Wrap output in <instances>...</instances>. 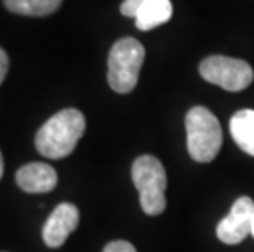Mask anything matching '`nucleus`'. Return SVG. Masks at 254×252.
<instances>
[{"label":"nucleus","mask_w":254,"mask_h":252,"mask_svg":"<svg viewBox=\"0 0 254 252\" xmlns=\"http://www.w3.org/2000/svg\"><path fill=\"white\" fill-rule=\"evenodd\" d=\"M79 224V210L72 203H61L50 214L43 228V239L48 248H61Z\"/></svg>","instance_id":"obj_8"},{"label":"nucleus","mask_w":254,"mask_h":252,"mask_svg":"<svg viewBox=\"0 0 254 252\" xmlns=\"http://www.w3.org/2000/svg\"><path fill=\"white\" fill-rule=\"evenodd\" d=\"M104 252H136L134 246L128 241H112L105 246Z\"/></svg>","instance_id":"obj_12"},{"label":"nucleus","mask_w":254,"mask_h":252,"mask_svg":"<svg viewBox=\"0 0 254 252\" xmlns=\"http://www.w3.org/2000/svg\"><path fill=\"white\" fill-rule=\"evenodd\" d=\"M144 62V48L134 38H122L109 54V85L117 94H129L136 87Z\"/></svg>","instance_id":"obj_4"},{"label":"nucleus","mask_w":254,"mask_h":252,"mask_svg":"<svg viewBox=\"0 0 254 252\" xmlns=\"http://www.w3.org/2000/svg\"><path fill=\"white\" fill-rule=\"evenodd\" d=\"M3 175V157H2V152H0V179Z\"/></svg>","instance_id":"obj_14"},{"label":"nucleus","mask_w":254,"mask_h":252,"mask_svg":"<svg viewBox=\"0 0 254 252\" xmlns=\"http://www.w3.org/2000/svg\"><path fill=\"white\" fill-rule=\"evenodd\" d=\"M63 0H3L10 12L26 17H46L55 13Z\"/></svg>","instance_id":"obj_11"},{"label":"nucleus","mask_w":254,"mask_h":252,"mask_svg":"<svg viewBox=\"0 0 254 252\" xmlns=\"http://www.w3.org/2000/svg\"><path fill=\"white\" fill-rule=\"evenodd\" d=\"M251 234L254 236V216H253V231H251Z\"/></svg>","instance_id":"obj_15"},{"label":"nucleus","mask_w":254,"mask_h":252,"mask_svg":"<svg viewBox=\"0 0 254 252\" xmlns=\"http://www.w3.org/2000/svg\"><path fill=\"white\" fill-rule=\"evenodd\" d=\"M17 185L28 194H46L51 192L58 184L56 170L48 164L31 162L23 165L15 175Z\"/></svg>","instance_id":"obj_9"},{"label":"nucleus","mask_w":254,"mask_h":252,"mask_svg":"<svg viewBox=\"0 0 254 252\" xmlns=\"http://www.w3.org/2000/svg\"><path fill=\"white\" fill-rule=\"evenodd\" d=\"M133 184L139 192V203L146 214L156 216L166 210L167 177L163 164L154 155L144 154L134 159L131 167Z\"/></svg>","instance_id":"obj_3"},{"label":"nucleus","mask_w":254,"mask_h":252,"mask_svg":"<svg viewBox=\"0 0 254 252\" xmlns=\"http://www.w3.org/2000/svg\"><path fill=\"white\" fill-rule=\"evenodd\" d=\"M84 131V115L75 108H64L38 130L35 146L48 159H64L75 149Z\"/></svg>","instance_id":"obj_1"},{"label":"nucleus","mask_w":254,"mask_h":252,"mask_svg":"<svg viewBox=\"0 0 254 252\" xmlns=\"http://www.w3.org/2000/svg\"><path fill=\"white\" fill-rule=\"evenodd\" d=\"M7 71H8V56L2 48H0V84L3 82L5 76H7Z\"/></svg>","instance_id":"obj_13"},{"label":"nucleus","mask_w":254,"mask_h":252,"mask_svg":"<svg viewBox=\"0 0 254 252\" xmlns=\"http://www.w3.org/2000/svg\"><path fill=\"white\" fill-rule=\"evenodd\" d=\"M230 133L238 148L254 157V110H240L231 116Z\"/></svg>","instance_id":"obj_10"},{"label":"nucleus","mask_w":254,"mask_h":252,"mask_svg":"<svg viewBox=\"0 0 254 252\" xmlns=\"http://www.w3.org/2000/svg\"><path fill=\"white\" fill-rule=\"evenodd\" d=\"M120 12L134 18L138 30L149 31L171 20L172 3L171 0H123Z\"/></svg>","instance_id":"obj_7"},{"label":"nucleus","mask_w":254,"mask_h":252,"mask_svg":"<svg viewBox=\"0 0 254 252\" xmlns=\"http://www.w3.org/2000/svg\"><path fill=\"white\" fill-rule=\"evenodd\" d=\"M186 131L190 157L197 162H212L223 143L218 118L205 106H193L186 116Z\"/></svg>","instance_id":"obj_2"},{"label":"nucleus","mask_w":254,"mask_h":252,"mask_svg":"<svg viewBox=\"0 0 254 252\" xmlns=\"http://www.w3.org/2000/svg\"><path fill=\"white\" fill-rule=\"evenodd\" d=\"M254 202L250 197H241L233 203L231 211L217 226V236L225 244H240L253 231Z\"/></svg>","instance_id":"obj_6"},{"label":"nucleus","mask_w":254,"mask_h":252,"mask_svg":"<svg viewBox=\"0 0 254 252\" xmlns=\"http://www.w3.org/2000/svg\"><path fill=\"white\" fill-rule=\"evenodd\" d=\"M198 72L207 82L215 84L228 92H241L254 80L253 67L243 59L228 56H210L198 66Z\"/></svg>","instance_id":"obj_5"}]
</instances>
